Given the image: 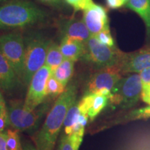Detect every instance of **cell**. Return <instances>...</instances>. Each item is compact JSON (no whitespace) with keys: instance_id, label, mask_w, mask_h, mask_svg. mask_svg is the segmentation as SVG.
Listing matches in <instances>:
<instances>
[{"instance_id":"6da1fadb","label":"cell","mask_w":150,"mask_h":150,"mask_svg":"<svg viewBox=\"0 0 150 150\" xmlns=\"http://www.w3.org/2000/svg\"><path fill=\"white\" fill-rule=\"evenodd\" d=\"M76 86L71 83L55 101L42 128L34 136L33 140L38 150H54L67 112L76 101Z\"/></svg>"},{"instance_id":"7a4b0ae2","label":"cell","mask_w":150,"mask_h":150,"mask_svg":"<svg viewBox=\"0 0 150 150\" xmlns=\"http://www.w3.org/2000/svg\"><path fill=\"white\" fill-rule=\"evenodd\" d=\"M47 14L28 0H13L0 6V29L24 28L44 21Z\"/></svg>"},{"instance_id":"3957f363","label":"cell","mask_w":150,"mask_h":150,"mask_svg":"<svg viewBox=\"0 0 150 150\" xmlns=\"http://www.w3.org/2000/svg\"><path fill=\"white\" fill-rule=\"evenodd\" d=\"M50 107L49 103H42L35 109L29 110L25 108L22 101L11 100L6 106L8 125L18 132L33 133Z\"/></svg>"},{"instance_id":"277c9868","label":"cell","mask_w":150,"mask_h":150,"mask_svg":"<svg viewBox=\"0 0 150 150\" xmlns=\"http://www.w3.org/2000/svg\"><path fill=\"white\" fill-rule=\"evenodd\" d=\"M24 41L25 52L22 83L29 86L35 72L45 64L47 50L52 41L38 33L30 35Z\"/></svg>"},{"instance_id":"5b68a950","label":"cell","mask_w":150,"mask_h":150,"mask_svg":"<svg viewBox=\"0 0 150 150\" xmlns=\"http://www.w3.org/2000/svg\"><path fill=\"white\" fill-rule=\"evenodd\" d=\"M142 89V82L138 74L122 77L112 90L108 103L113 108L129 109L138 102Z\"/></svg>"},{"instance_id":"8992f818","label":"cell","mask_w":150,"mask_h":150,"mask_svg":"<svg viewBox=\"0 0 150 150\" xmlns=\"http://www.w3.org/2000/svg\"><path fill=\"white\" fill-rule=\"evenodd\" d=\"M85 53L81 59L97 70L117 65L119 63L122 52L115 47L104 45L93 35L85 42Z\"/></svg>"},{"instance_id":"52a82bcc","label":"cell","mask_w":150,"mask_h":150,"mask_svg":"<svg viewBox=\"0 0 150 150\" xmlns=\"http://www.w3.org/2000/svg\"><path fill=\"white\" fill-rule=\"evenodd\" d=\"M25 41L21 33L0 35V53L9 62L22 83L24 71Z\"/></svg>"},{"instance_id":"ba28073f","label":"cell","mask_w":150,"mask_h":150,"mask_svg":"<svg viewBox=\"0 0 150 150\" xmlns=\"http://www.w3.org/2000/svg\"><path fill=\"white\" fill-rule=\"evenodd\" d=\"M122 78L118 65L99 69L91 76L86 88V94H99L109 98L112 90Z\"/></svg>"},{"instance_id":"9c48e42d","label":"cell","mask_w":150,"mask_h":150,"mask_svg":"<svg viewBox=\"0 0 150 150\" xmlns=\"http://www.w3.org/2000/svg\"><path fill=\"white\" fill-rule=\"evenodd\" d=\"M51 74V68L44 65L33 75L29 84V89L24 102V107L27 110H33L44 102L47 97V82Z\"/></svg>"},{"instance_id":"30bf717a","label":"cell","mask_w":150,"mask_h":150,"mask_svg":"<svg viewBox=\"0 0 150 150\" xmlns=\"http://www.w3.org/2000/svg\"><path fill=\"white\" fill-rule=\"evenodd\" d=\"M122 74L138 73L150 67V46L132 53L122 54L118 63Z\"/></svg>"},{"instance_id":"8fae6325","label":"cell","mask_w":150,"mask_h":150,"mask_svg":"<svg viewBox=\"0 0 150 150\" xmlns=\"http://www.w3.org/2000/svg\"><path fill=\"white\" fill-rule=\"evenodd\" d=\"M83 21L93 35L103 30L110 29L106 10L102 6L95 3L83 11Z\"/></svg>"},{"instance_id":"7c38bea8","label":"cell","mask_w":150,"mask_h":150,"mask_svg":"<svg viewBox=\"0 0 150 150\" xmlns=\"http://www.w3.org/2000/svg\"><path fill=\"white\" fill-rule=\"evenodd\" d=\"M60 29L63 37L86 42L91 36L83 20L71 18L60 22Z\"/></svg>"},{"instance_id":"4fadbf2b","label":"cell","mask_w":150,"mask_h":150,"mask_svg":"<svg viewBox=\"0 0 150 150\" xmlns=\"http://www.w3.org/2000/svg\"><path fill=\"white\" fill-rule=\"evenodd\" d=\"M21 83L13 68L6 58L0 53V89L11 93Z\"/></svg>"},{"instance_id":"5bb4252c","label":"cell","mask_w":150,"mask_h":150,"mask_svg":"<svg viewBox=\"0 0 150 150\" xmlns=\"http://www.w3.org/2000/svg\"><path fill=\"white\" fill-rule=\"evenodd\" d=\"M61 53L64 59L76 62L83 56L86 50L85 42L63 37L60 45Z\"/></svg>"},{"instance_id":"9a60e30c","label":"cell","mask_w":150,"mask_h":150,"mask_svg":"<svg viewBox=\"0 0 150 150\" xmlns=\"http://www.w3.org/2000/svg\"><path fill=\"white\" fill-rule=\"evenodd\" d=\"M125 6L139 15L145 22L147 35L150 36V0H129Z\"/></svg>"},{"instance_id":"2e32d148","label":"cell","mask_w":150,"mask_h":150,"mask_svg":"<svg viewBox=\"0 0 150 150\" xmlns=\"http://www.w3.org/2000/svg\"><path fill=\"white\" fill-rule=\"evenodd\" d=\"M74 61L71 60L64 59L61 65L52 72V76L61 82L65 88L74 74Z\"/></svg>"},{"instance_id":"e0dca14e","label":"cell","mask_w":150,"mask_h":150,"mask_svg":"<svg viewBox=\"0 0 150 150\" xmlns=\"http://www.w3.org/2000/svg\"><path fill=\"white\" fill-rule=\"evenodd\" d=\"M63 60H64V57L61 53L60 46L55 42H50L45 65L50 67L51 68L52 72H53L56 67L61 65Z\"/></svg>"},{"instance_id":"ac0fdd59","label":"cell","mask_w":150,"mask_h":150,"mask_svg":"<svg viewBox=\"0 0 150 150\" xmlns=\"http://www.w3.org/2000/svg\"><path fill=\"white\" fill-rule=\"evenodd\" d=\"M83 134H72L62 136L59 145V150H78L82 140Z\"/></svg>"},{"instance_id":"d6986e66","label":"cell","mask_w":150,"mask_h":150,"mask_svg":"<svg viewBox=\"0 0 150 150\" xmlns=\"http://www.w3.org/2000/svg\"><path fill=\"white\" fill-rule=\"evenodd\" d=\"M81 114V112L79 109L78 102L76 101L69 108L66 116H65L64 123H63L65 134L70 135L72 134L73 127H74L75 124L77 122L78 118Z\"/></svg>"},{"instance_id":"ffe728a7","label":"cell","mask_w":150,"mask_h":150,"mask_svg":"<svg viewBox=\"0 0 150 150\" xmlns=\"http://www.w3.org/2000/svg\"><path fill=\"white\" fill-rule=\"evenodd\" d=\"M94 95H94L93 104L88 112V115L91 121L94 120L97 117V116L107 106L108 103V97L99 94H94Z\"/></svg>"},{"instance_id":"44dd1931","label":"cell","mask_w":150,"mask_h":150,"mask_svg":"<svg viewBox=\"0 0 150 150\" xmlns=\"http://www.w3.org/2000/svg\"><path fill=\"white\" fill-rule=\"evenodd\" d=\"M150 117V102L149 103L147 106L144 108H138L134 110H131L128 114L125 115L122 118L115 120L112 121V125H116V124L122 122H126L129 120H141V119H147Z\"/></svg>"},{"instance_id":"7402d4cb","label":"cell","mask_w":150,"mask_h":150,"mask_svg":"<svg viewBox=\"0 0 150 150\" xmlns=\"http://www.w3.org/2000/svg\"><path fill=\"white\" fill-rule=\"evenodd\" d=\"M66 88L59 82L56 79L52 76V74L49 77L46 85V96H52L53 97L61 95Z\"/></svg>"},{"instance_id":"603a6c76","label":"cell","mask_w":150,"mask_h":150,"mask_svg":"<svg viewBox=\"0 0 150 150\" xmlns=\"http://www.w3.org/2000/svg\"><path fill=\"white\" fill-rule=\"evenodd\" d=\"M6 147L8 150H22L18 131L8 129L6 131Z\"/></svg>"},{"instance_id":"cb8c5ba5","label":"cell","mask_w":150,"mask_h":150,"mask_svg":"<svg viewBox=\"0 0 150 150\" xmlns=\"http://www.w3.org/2000/svg\"><path fill=\"white\" fill-rule=\"evenodd\" d=\"M94 36L96 38L99 42L104 45L110 47H115L114 39L112 36L111 33H110V29L103 30L101 32L98 33Z\"/></svg>"},{"instance_id":"d4e9b609","label":"cell","mask_w":150,"mask_h":150,"mask_svg":"<svg viewBox=\"0 0 150 150\" xmlns=\"http://www.w3.org/2000/svg\"><path fill=\"white\" fill-rule=\"evenodd\" d=\"M128 150H150V135L135 140Z\"/></svg>"},{"instance_id":"484cf974","label":"cell","mask_w":150,"mask_h":150,"mask_svg":"<svg viewBox=\"0 0 150 150\" xmlns=\"http://www.w3.org/2000/svg\"><path fill=\"white\" fill-rule=\"evenodd\" d=\"M94 94H86L84 95L83 98L78 102L79 109L82 114H87L89 110L91 109L92 104H93Z\"/></svg>"},{"instance_id":"4316f807","label":"cell","mask_w":150,"mask_h":150,"mask_svg":"<svg viewBox=\"0 0 150 150\" xmlns=\"http://www.w3.org/2000/svg\"><path fill=\"white\" fill-rule=\"evenodd\" d=\"M65 1L67 4L70 5L75 11H85L94 4L93 0H65Z\"/></svg>"},{"instance_id":"83f0119b","label":"cell","mask_w":150,"mask_h":150,"mask_svg":"<svg viewBox=\"0 0 150 150\" xmlns=\"http://www.w3.org/2000/svg\"><path fill=\"white\" fill-rule=\"evenodd\" d=\"M139 75L142 82V88L150 87V67L142 70L139 72Z\"/></svg>"},{"instance_id":"f1b7e54d","label":"cell","mask_w":150,"mask_h":150,"mask_svg":"<svg viewBox=\"0 0 150 150\" xmlns=\"http://www.w3.org/2000/svg\"><path fill=\"white\" fill-rule=\"evenodd\" d=\"M106 5L110 9H117L126 4L125 0H106Z\"/></svg>"},{"instance_id":"f546056e","label":"cell","mask_w":150,"mask_h":150,"mask_svg":"<svg viewBox=\"0 0 150 150\" xmlns=\"http://www.w3.org/2000/svg\"><path fill=\"white\" fill-rule=\"evenodd\" d=\"M140 98L144 102L146 103L147 104H149V103L150 102V87L142 89Z\"/></svg>"},{"instance_id":"4dcf8cb0","label":"cell","mask_w":150,"mask_h":150,"mask_svg":"<svg viewBox=\"0 0 150 150\" xmlns=\"http://www.w3.org/2000/svg\"><path fill=\"white\" fill-rule=\"evenodd\" d=\"M6 132H0V150H8L6 147Z\"/></svg>"},{"instance_id":"1f68e13d","label":"cell","mask_w":150,"mask_h":150,"mask_svg":"<svg viewBox=\"0 0 150 150\" xmlns=\"http://www.w3.org/2000/svg\"><path fill=\"white\" fill-rule=\"evenodd\" d=\"M39 1L53 7H59L63 3V0H39Z\"/></svg>"},{"instance_id":"d6a6232c","label":"cell","mask_w":150,"mask_h":150,"mask_svg":"<svg viewBox=\"0 0 150 150\" xmlns=\"http://www.w3.org/2000/svg\"><path fill=\"white\" fill-rule=\"evenodd\" d=\"M7 125H8L7 114L0 115V132H3Z\"/></svg>"},{"instance_id":"836d02e7","label":"cell","mask_w":150,"mask_h":150,"mask_svg":"<svg viewBox=\"0 0 150 150\" xmlns=\"http://www.w3.org/2000/svg\"><path fill=\"white\" fill-rule=\"evenodd\" d=\"M7 114L6 104L4 99L2 95L0 93V115Z\"/></svg>"},{"instance_id":"e575fe53","label":"cell","mask_w":150,"mask_h":150,"mask_svg":"<svg viewBox=\"0 0 150 150\" xmlns=\"http://www.w3.org/2000/svg\"><path fill=\"white\" fill-rule=\"evenodd\" d=\"M22 150H38L37 148L31 142H24V144L22 146Z\"/></svg>"},{"instance_id":"d590c367","label":"cell","mask_w":150,"mask_h":150,"mask_svg":"<svg viewBox=\"0 0 150 150\" xmlns=\"http://www.w3.org/2000/svg\"><path fill=\"white\" fill-rule=\"evenodd\" d=\"M6 1V0H0V4L4 2V1Z\"/></svg>"},{"instance_id":"8d00e7d4","label":"cell","mask_w":150,"mask_h":150,"mask_svg":"<svg viewBox=\"0 0 150 150\" xmlns=\"http://www.w3.org/2000/svg\"><path fill=\"white\" fill-rule=\"evenodd\" d=\"M125 1H126V3H127V1H129V0H125Z\"/></svg>"}]
</instances>
